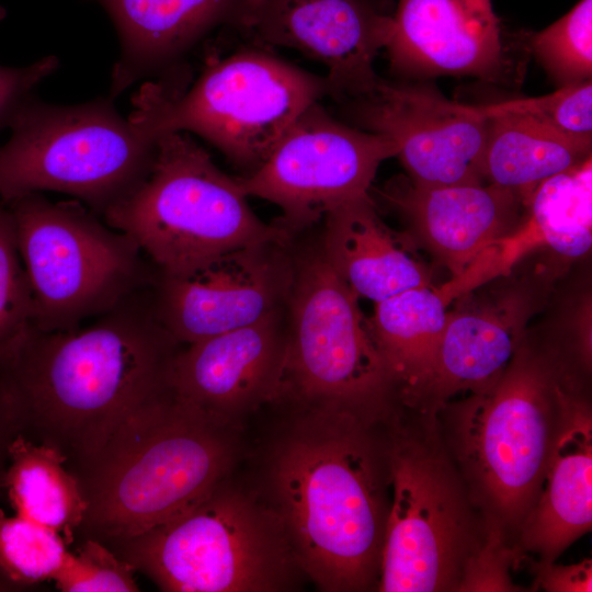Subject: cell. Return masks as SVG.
<instances>
[{
    "label": "cell",
    "mask_w": 592,
    "mask_h": 592,
    "mask_svg": "<svg viewBox=\"0 0 592 592\" xmlns=\"http://www.w3.org/2000/svg\"><path fill=\"white\" fill-rule=\"evenodd\" d=\"M414 426L388 440L389 504L378 591H458L467 562L487 537L475 503L439 431L418 411ZM477 508V506H476Z\"/></svg>",
    "instance_id": "cell-6"
},
{
    "label": "cell",
    "mask_w": 592,
    "mask_h": 592,
    "mask_svg": "<svg viewBox=\"0 0 592 592\" xmlns=\"http://www.w3.org/2000/svg\"><path fill=\"white\" fill-rule=\"evenodd\" d=\"M285 346L284 307L257 323L180 349L168 384L186 405L231 425L237 417L278 397Z\"/></svg>",
    "instance_id": "cell-17"
},
{
    "label": "cell",
    "mask_w": 592,
    "mask_h": 592,
    "mask_svg": "<svg viewBox=\"0 0 592 592\" xmlns=\"http://www.w3.org/2000/svg\"><path fill=\"white\" fill-rule=\"evenodd\" d=\"M107 546L169 592L282 591L299 569L274 510L226 479L175 517Z\"/></svg>",
    "instance_id": "cell-8"
},
{
    "label": "cell",
    "mask_w": 592,
    "mask_h": 592,
    "mask_svg": "<svg viewBox=\"0 0 592 592\" xmlns=\"http://www.w3.org/2000/svg\"><path fill=\"white\" fill-rule=\"evenodd\" d=\"M581 371L550 337L528 330L490 388L437 411L448 417L453 459L487 528L509 544L538 498L568 403L582 389Z\"/></svg>",
    "instance_id": "cell-3"
},
{
    "label": "cell",
    "mask_w": 592,
    "mask_h": 592,
    "mask_svg": "<svg viewBox=\"0 0 592 592\" xmlns=\"http://www.w3.org/2000/svg\"><path fill=\"white\" fill-rule=\"evenodd\" d=\"M111 18L121 52L111 99L149 75L169 70L215 27L228 25L243 0H92Z\"/></svg>",
    "instance_id": "cell-23"
},
{
    "label": "cell",
    "mask_w": 592,
    "mask_h": 592,
    "mask_svg": "<svg viewBox=\"0 0 592 592\" xmlns=\"http://www.w3.org/2000/svg\"><path fill=\"white\" fill-rule=\"evenodd\" d=\"M286 346L278 397L305 408L387 417L397 399L358 296L326 261L319 244L295 254L285 306Z\"/></svg>",
    "instance_id": "cell-11"
},
{
    "label": "cell",
    "mask_w": 592,
    "mask_h": 592,
    "mask_svg": "<svg viewBox=\"0 0 592 592\" xmlns=\"http://www.w3.org/2000/svg\"><path fill=\"white\" fill-rule=\"evenodd\" d=\"M5 487L16 514L57 531L70 545L88 502L66 457L57 449L15 433L8 444Z\"/></svg>",
    "instance_id": "cell-26"
},
{
    "label": "cell",
    "mask_w": 592,
    "mask_h": 592,
    "mask_svg": "<svg viewBox=\"0 0 592 592\" xmlns=\"http://www.w3.org/2000/svg\"><path fill=\"white\" fill-rule=\"evenodd\" d=\"M397 153L389 137L345 125L315 102L266 160L237 181L247 196L277 205L276 224L293 237L342 203L368 194L380 163Z\"/></svg>",
    "instance_id": "cell-13"
},
{
    "label": "cell",
    "mask_w": 592,
    "mask_h": 592,
    "mask_svg": "<svg viewBox=\"0 0 592 592\" xmlns=\"http://www.w3.org/2000/svg\"><path fill=\"white\" fill-rule=\"evenodd\" d=\"M555 331V340L587 373L591 368L592 354V297L590 288L577 293L566 304Z\"/></svg>",
    "instance_id": "cell-33"
},
{
    "label": "cell",
    "mask_w": 592,
    "mask_h": 592,
    "mask_svg": "<svg viewBox=\"0 0 592 592\" xmlns=\"http://www.w3.org/2000/svg\"><path fill=\"white\" fill-rule=\"evenodd\" d=\"M326 94V77L250 48L209 64L184 91L161 81L146 82L133 99L128 118L151 138L167 132L196 134L247 175Z\"/></svg>",
    "instance_id": "cell-7"
},
{
    "label": "cell",
    "mask_w": 592,
    "mask_h": 592,
    "mask_svg": "<svg viewBox=\"0 0 592 592\" xmlns=\"http://www.w3.org/2000/svg\"><path fill=\"white\" fill-rule=\"evenodd\" d=\"M180 345L158 319L151 286L76 329L33 326L0 362L9 419L16 433L60 452L75 475L168 386Z\"/></svg>",
    "instance_id": "cell-1"
},
{
    "label": "cell",
    "mask_w": 592,
    "mask_h": 592,
    "mask_svg": "<svg viewBox=\"0 0 592 592\" xmlns=\"http://www.w3.org/2000/svg\"><path fill=\"white\" fill-rule=\"evenodd\" d=\"M33 299V326L76 329L152 285L157 269L127 234L78 200L33 192L5 204Z\"/></svg>",
    "instance_id": "cell-10"
},
{
    "label": "cell",
    "mask_w": 592,
    "mask_h": 592,
    "mask_svg": "<svg viewBox=\"0 0 592 592\" xmlns=\"http://www.w3.org/2000/svg\"><path fill=\"white\" fill-rule=\"evenodd\" d=\"M537 59L562 86L591 79L592 0H580L556 22L530 37Z\"/></svg>",
    "instance_id": "cell-28"
},
{
    "label": "cell",
    "mask_w": 592,
    "mask_h": 592,
    "mask_svg": "<svg viewBox=\"0 0 592 592\" xmlns=\"http://www.w3.org/2000/svg\"><path fill=\"white\" fill-rule=\"evenodd\" d=\"M59 65L56 56H45L30 65H0V132L9 127L18 109L31 96L34 88Z\"/></svg>",
    "instance_id": "cell-34"
},
{
    "label": "cell",
    "mask_w": 592,
    "mask_h": 592,
    "mask_svg": "<svg viewBox=\"0 0 592 592\" xmlns=\"http://www.w3.org/2000/svg\"><path fill=\"white\" fill-rule=\"evenodd\" d=\"M228 25L252 45L293 48L323 64L329 94L341 100L378 81L373 65L391 15L374 0H243Z\"/></svg>",
    "instance_id": "cell-15"
},
{
    "label": "cell",
    "mask_w": 592,
    "mask_h": 592,
    "mask_svg": "<svg viewBox=\"0 0 592 592\" xmlns=\"http://www.w3.org/2000/svg\"><path fill=\"white\" fill-rule=\"evenodd\" d=\"M33 327V299L15 238L14 224L0 200V362Z\"/></svg>",
    "instance_id": "cell-29"
},
{
    "label": "cell",
    "mask_w": 592,
    "mask_h": 592,
    "mask_svg": "<svg viewBox=\"0 0 592 592\" xmlns=\"http://www.w3.org/2000/svg\"><path fill=\"white\" fill-rule=\"evenodd\" d=\"M305 410L272 455L270 506L298 568L318 588L367 591L378 585L390 504L388 442L375 439L377 420Z\"/></svg>",
    "instance_id": "cell-2"
},
{
    "label": "cell",
    "mask_w": 592,
    "mask_h": 592,
    "mask_svg": "<svg viewBox=\"0 0 592 592\" xmlns=\"http://www.w3.org/2000/svg\"><path fill=\"white\" fill-rule=\"evenodd\" d=\"M289 243L248 244L178 275L157 271L151 289L161 325L177 342L187 345L283 309L295 271Z\"/></svg>",
    "instance_id": "cell-14"
},
{
    "label": "cell",
    "mask_w": 592,
    "mask_h": 592,
    "mask_svg": "<svg viewBox=\"0 0 592 592\" xmlns=\"http://www.w3.org/2000/svg\"><path fill=\"white\" fill-rule=\"evenodd\" d=\"M0 146V200L43 191L76 197L100 217L147 177L156 138L113 106L112 99L55 105L31 95Z\"/></svg>",
    "instance_id": "cell-9"
},
{
    "label": "cell",
    "mask_w": 592,
    "mask_h": 592,
    "mask_svg": "<svg viewBox=\"0 0 592 592\" xmlns=\"http://www.w3.org/2000/svg\"><path fill=\"white\" fill-rule=\"evenodd\" d=\"M592 246V156L543 181L525 204L515 228L485 248L456 278L436 287L449 306L457 296L498 276L535 252L567 261Z\"/></svg>",
    "instance_id": "cell-20"
},
{
    "label": "cell",
    "mask_w": 592,
    "mask_h": 592,
    "mask_svg": "<svg viewBox=\"0 0 592 592\" xmlns=\"http://www.w3.org/2000/svg\"><path fill=\"white\" fill-rule=\"evenodd\" d=\"M400 213L405 234L452 278L489 244L511 232L525 208L513 191L493 183L422 186L396 181L385 192Z\"/></svg>",
    "instance_id": "cell-19"
},
{
    "label": "cell",
    "mask_w": 592,
    "mask_h": 592,
    "mask_svg": "<svg viewBox=\"0 0 592 592\" xmlns=\"http://www.w3.org/2000/svg\"><path fill=\"white\" fill-rule=\"evenodd\" d=\"M353 101L352 112L360 125L395 141L412 184L487 183L488 117L476 105L452 102L428 87L380 79Z\"/></svg>",
    "instance_id": "cell-16"
},
{
    "label": "cell",
    "mask_w": 592,
    "mask_h": 592,
    "mask_svg": "<svg viewBox=\"0 0 592 592\" xmlns=\"http://www.w3.org/2000/svg\"><path fill=\"white\" fill-rule=\"evenodd\" d=\"M323 220L319 248L358 297L378 303L410 288L433 286L415 246L380 219L369 194L342 203Z\"/></svg>",
    "instance_id": "cell-22"
},
{
    "label": "cell",
    "mask_w": 592,
    "mask_h": 592,
    "mask_svg": "<svg viewBox=\"0 0 592 592\" xmlns=\"http://www.w3.org/2000/svg\"><path fill=\"white\" fill-rule=\"evenodd\" d=\"M536 570V587L550 592H591L592 591V562L584 559L573 565H555L538 561Z\"/></svg>",
    "instance_id": "cell-35"
},
{
    "label": "cell",
    "mask_w": 592,
    "mask_h": 592,
    "mask_svg": "<svg viewBox=\"0 0 592 592\" xmlns=\"http://www.w3.org/2000/svg\"><path fill=\"white\" fill-rule=\"evenodd\" d=\"M247 197L189 133L167 132L156 137L147 177L102 218L132 237L159 273L178 275L240 247L291 242Z\"/></svg>",
    "instance_id": "cell-5"
},
{
    "label": "cell",
    "mask_w": 592,
    "mask_h": 592,
    "mask_svg": "<svg viewBox=\"0 0 592 592\" xmlns=\"http://www.w3.org/2000/svg\"><path fill=\"white\" fill-rule=\"evenodd\" d=\"M1 400H2V395H1V390H0V402H1Z\"/></svg>",
    "instance_id": "cell-37"
},
{
    "label": "cell",
    "mask_w": 592,
    "mask_h": 592,
    "mask_svg": "<svg viewBox=\"0 0 592 592\" xmlns=\"http://www.w3.org/2000/svg\"><path fill=\"white\" fill-rule=\"evenodd\" d=\"M531 257L451 301L415 410L436 414L456 396L480 394L498 380L569 265L549 252L535 261Z\"/></svg>",
    "instance_id": "cell-12"
},
{
    "label": "cell",
    "mask_w": 592,
    "mask_h": 592,
    "mask_svg": "<svg viewBox=\"0 0 592 592\" xmlns=\"http://www.w3.org/2000/svg\"><path fill=\"white\" fill-rule=\"evenodd\" d=\"M583 389L569 401L538 498L517 535L516 551L551 562L592 525V413Z\"/></svg>",
    "instance_id": "cell-21"
},
{
    "label": "cell",
    "mask_w": 592,
    "mask_h": 592,
    "mask_svg": "<svg viewBox=\"0 0 592 592\" xmlns=\"http://www.w3.org/2000/svg\"><path fill=\"white\" fill-rule=\"evenodd\" d=\"M447 308L436 287L423 286L375 303L368 319L397 399L410 409L431 375Z\"/></svg>",
    "instance_id": "cell-24"
},
{
    "label": "cell",
    "mask_w": 592,
    "mask_h": 592,
    "mask_svg": "<svg viewBox=\"0 0 592 592\" xmlns=\"http://www.w3.org/2000/svg\"><path fill=\"white\" fill-rule=\"evenodd\" d=\"M136 569L107 545L84 538L75 551L68 550L54 577L62 592H134Z\"/></svg>",
    "instance_id": "cell-31"
},
{
    "label": "cell",
    "mask_w": 592,
    "mask_h": 592,
    "mask_svg": "<svg viewBox=\"0 0 592 592\" xmlns=\"http://www.w3.org/2000/svg\"><path fill=\"white\" fill-rule=\"evenodd\" d=\"M229 430L180 400L168 384L136 407L75 474L88 502L77 535L109 545L197 503L230 470Z\"/></svg>",
    "instance_id": "cell-4"
},
{
    "label": "cell",
    "mask_w": 592,
    "mask_h": 592,
    "mask_svg": "<svg viewBox=\"0 0 592 592\" xmlns=\"http://www.w3.org/2000/svg\"><path fill=\"white\" fill-rule=\"evenodd\" d=\"M591 148L592 138L568 135L521 115H491L485 181L515 192L526 204L543 181L584 161Z\"/></svg>",
    "instance_id": "cell-25"
},
{
    "label": "cell",
    "mask_w": 592,
    "mask_h": 592,
    "mask_svg": "<svg viewBox=\"0 0 592 592\" xmlns=\"http://www.w3.org/2000/svg\"><path fill=\"white\" fill-rule=\"evenodd\" d=\"M68 553L54 528L0 510V569L14 582L53 580Z\"/></svg>",
    "instance_id": "cell-27"
},
{
    "label": "cell",
    "mask_w": 592,
    "mask_h": 592,
    "mask_svg": "<svg viewBox=\"0 0 592 592\" xmlns=\"http://www.w3.org/2000/svg\"><path fill=\"white\" fill-rule=\"evenodd\" d=\"M385 48L391 69L410 76L499 81L506 67L492 0H398Z\"/></svg>",
    "instance_id": "cell-18"
},
{
    "label": "cell",
    "mask_w": 592,
    "mask_h": 592,
    "mask_svg": "<svg viewBox=\"0 0 592 592\" xmlns=\"http://www.w3.org/2000/svg\"><path fill=\"white\" fill-rule=\"evenodd\" d=\"M4 14H5L4 9L0 7V21L3 19Z\"/></svg>",
    "instance_id": "cell-36"
},
{
    "label": "cell",
    "mask_w": 592,
    "mask_h": 592,
    "mask_svg": "<svg viewBox=\"0 0 592 592\" xmlns=\"http://www.w3.org/2000/svg\"><path fill=\"white\" fill-rule=\"evenodd\" d=\"M476 106L486 117L515 114L568 135L592 138L591 79L562 86L557 91L542 96Z\"/></svg>",
    "instance_id": "cell-30"
},
{
    "label": "cell",
    "mask_w": 592,
    "mask_h": 592,
    "mask_svg": "<svg viewBox=\"0 0 592 592\" xmlns=\"http://www.w3.org/2000/svg\"><path fill=\"white\" fill-rule=\"evenodd\" d=\"M516 551L498 532L487 528V537L467 562L458 591H515L509 568Z\"/></svg>",
    "instance_id": "cell-32"
}]
</instances>
